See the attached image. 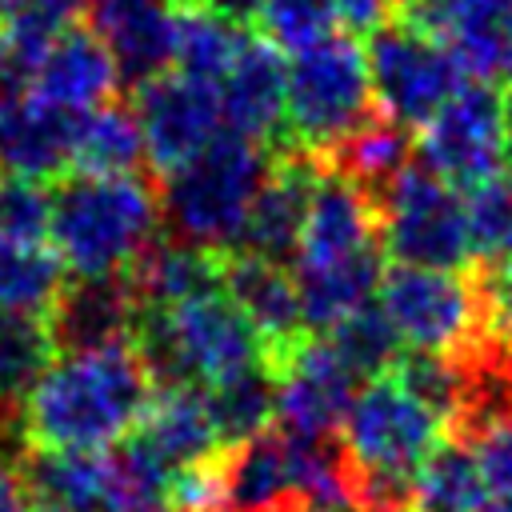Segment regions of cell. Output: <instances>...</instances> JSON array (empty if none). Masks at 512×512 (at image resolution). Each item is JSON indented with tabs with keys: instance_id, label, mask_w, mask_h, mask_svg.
<instances>
[{
	"instance_id": "1",
	"label": "cell",
	"mask_w": 512,
	"mask_h": 512,
	"mask_svg": "<svg viewBox=\"0 0 512 512\" xmlns=\"http://www.w3.org/2000/svg\"><path fill=\"white\" fill-rule=\"evenodd\" d=\"M156 392L132 344L56 352L20 400V432L48 452H108L124 444Z\"/></svg>"
},
{
	"instance_id": "2",
	"label": "cell",
	"mask_w": 512,
	"mask_h": 512,
	"mask_svg": "<svg viewBox=\"0 0 512 512\" xmlns=\"http://www.w3.org/2000/svg\"><path fill=\"white\" fill-rule=\"evenodd\" d=\"M156 228L160 196L140 176L72 172L52 188L48 248L72 276H124Z\"/></svg>"
},
{
	"instance_id": "3",
	"label": "cell",
	"mask_w": 512,
	"mask_h": 512,
	"mask_svg": "<svg viewBox=\"0 0 512 512\" xmlns=\"http://www.w3.org/2000/svg\"><path fill=\"white\" fill-rule=\"evenodd\" d=\"M132 348L160 388H212L244 368L268 364L264 340L220 288H208L160 312H140Z\"/></svg>"
},
{
	"instance_id": "4",
	"label": "cell",
	"mask_w": 512,
	"mask_h": 512,
	"mask_svg": "<svg viewBox=\"0 0 512 512\" xmlns=\"http://www.w3.org/2000/svg\"><path fill=\"white\" fill-rule=\"evenodd\" d=\"M268 168L272 160L260 140L224 128L192 160L164 172V184L156 192L160 224H168L176 240L196 244L204 252L216 256L236 252L240 228Z\"/></svg>"
},
{
	"instance_id": "5",
	"label": "cell",
	"mask_w": 512,
	"mask_h": 512,
	"mask_svg": "<svg viewBox=\"0 0 512 512\" xmlns=\"http://www.w3.org/2000/svg\"><path fill=\"white\" fill-rule=\"evenodd\" d=\"M372 80L364 48L352 36H328L304 52H292L284 76V132L288 152H304L324 164L368 116Z\"/></svg>"
},
{
	"instance_id": "6",
	"label": "cell",
	"mask_w": 512,
	"mask_h": 512,
	"mask_svg": "<svg viewBox=\"0 0 512 512\" xmlns=\"http://www.w3.org/2000/svg\"><path fill=\"white\" fill-rule=\"evenodd\" d=\"M376 296V304L412 352L464 356L500 336L492 328L480 276L396 264L392 272H384Z\"/></svg>"
},
{
	"instance_id": "7",
	"label": "cell",
	"mask_w": 512,
	"mask_h": 512,
	"mask_svg": "<svg viewBox=\"0 0 512 512\" xmlns=\"http://www.w3.org/2000/svg\"><path fill=\"white\" fill-rule=\"evenodd\" d=\"M376 212L384 252L396 264L460 272L472 260L464 200L424 164H408L376 196Z\"/></svg>"
},
{
	"instance_id": "8",
	"label": "cell",
	"mask_w": 512,
	"mask_h": 512,
	"mask_svg": "<svg viewBox=\"0 0 512 512\" xmlns=\"http://www.w3.org/2000/svg\"><path fill=\"white\" fill-rule=\"evenodd\" d=\"M372 104L380 116L412 128L436 116L468 80L448 44L424 36L420 28L392 20L368 36L364 48Z\"/></svg>"
},
{
	"instance_id": "9",
	"label": "cell",
	"mask_w": 512,
	"mask_h": 512,
	"mask_svg": "<svg viewBox=\"0 0 512 512\" xmlns=\"http://www.w3.org/2000/svg\"><path fill=\"white\" fill-rule=\"evenodd\" d=\"M420 164L456 192H472L504 168V96L496 84L468 80L436 116L420 124Z\"/></svg>"
},
{
	"instance_id": "10",
	"label": "cell",
	"mask_w": 512,
	"mask_h": 512,
	"mask_svg": "<svg viewBox=\"0 0 512 512\" xmlns=\"http://www.w3.org/2000/svg\"><path fill=\"white\" fill-rule=\"evenodd\" d=\"M276 380V424L292 436H336L352 396L356 372L340 360L328 336H304L272 364Z\"/></svg>"
},
{
	"instance_id": "11",
	"label": "cell",
	"mask_w": 512,
	"mask_h": 512,
	"mask_svg": "<svg viewBox=\"0 0 512 512\" xmlns=\"http://www.w3.org/2000/svg\"><path fill=\"white\" fill-rule=\"evenodd\" d=\"M136 124L144 136V160L164 176L176 164L192 160L208 140L224 132L220 92L208 80L184 72H160L136 84Z\"/></svg>"
},
{
	"instance_id": "12",
	"label": "cell",
	"mask_w": 512,
	"mask_h": 512,
	"mask_svg": "<svg viewBox=\"0 0 512 512\" xmlns=\"http://www.w3.org/2000/svg\"><path fill=\"white\" fill-rule=\"evenodd\" d=\"M372 248H380L376 200L336 168H320L308 200V216L300 228V244H296V268L336 264Z\"/></svg>"
},
{
	"instance_id": "13",
	"label": "cell",
	"mask_w": 512,
	"mask_h": 512,
	"mask_svg": "<svg viewBox=\"0 0 512 512\" xmlns=\"http://www.w3.org/2000/svg\"><path fill=\"white\" fill-rule=\"evenodd\" d=\"M44 320L56 352H88L108 344H132L140 304L124 276H76L64 280Z\"/></svg>"
},
{
	"instance_id": "14",
	"label": "cell",
	"mask_w": 512,
	"mask_h": 512,
	"mask_svg": "<svg viewBox=\"0 0 512 512\" xmlns=\"http://www.w3.org/2000/svg\"><path fill=\"white\" fill-rule=\"evenodd\" d=\"M76 116L24 92H0V176L52 180L72 168Z\"/></svg>"
},
{
	"instance_id": "15",
	"label": "cell",
	"mask_w": 512,
	"mask_h": 512,
	"mask_svg": "<svg viewBox=\"0 0 512 512\" xmlns=\"http://www.w3.org/2000/svg\"><path fill=\"white\" fill-rule=\"evenodd\" d=\"M220 292L248 316V324L264 340L268 364L308 336L300 320L296 280L284 264L248 252H228L220 260Z\"/></svg>"
},
{
	"instance_id": "16",
	"label": "cell",
	"mask_w": 512,
	"mask_h": 512,
	"mask_svg": "<svg viewBox=\"0 0 512 512\" xmlns=\"http://www.w3.org/2000/svg\"><path fill=\"white\" fill-rule=\"evenodd\" d=\"M116 84H120V68L92 28H68L64 36H56L40 52V60L32 64V76H28L32 96H40L52 108L72 112V116L108 104Z\"/></svg>"
},
{
	"instance_id": "17",
	"label": "cell",
	"mask_w": 512,
	"mask_h": 512,
	"mask_svg": "<svg viewBox=\"0 0 512 512\" xmlns=\"http://www.w3.org/2000/svg\"><path fill=\"white\" fill-rule=\"evenodd\" d=\"M316 176H320V164L304 152H288L284 160H276L268 168L252 208H248L236 252L264 256V260H276V264H284V256H296Z\"/></svg>"
},
{
	"instance_id": "18",
	"label": "cell",
	"mask_w": 512,
	"mask_h": 512,
	"mask_svg": "<svg viewBox=\"0 0 512 512\" xmlns=\"http://www.w3.org/2000/svg\"><path fill=\"white\" fill-rule=\"evenodd\" d=\"M284 76H288V64L280 48H272L268 40L244 36L228 72L216 80L224 128L260 144L284 132Z\"/></svg>"
},
{
	"instance_id": "19",
	"label": "cell",
	"mask_w": 512,
	"mask_h": 512,
	"mask_svg": "<svg viewBox=\"0 0 512 512\" xmlns=\"http://www.w3.org/2000/svg\"><path fill=\"white\" fill-rule=\"evenodd\" d=\"M88 24L112 52L120 80L144 84L172 68L168 0H88Z\"/></svg>"
},
{
	"instance_id": "20",
	"label": "cell",
	"mask_w": 512,
	"mask_h": 512,
	"mask_svg": "<svg viewBox=\"0 0 512 512\" xmlns=\"http://www.w3.org/2000/svg\"><path fill=\"white\" fill-rule=\"evenodd\" d=\"M172 476L220 456V436L204 400V388L192 384H164L152 392L140 428L132 432Z\"/></svg>"
},
{
	"instance_id": "21",
	"label": "cell",
	"mask_w": 512,
	"mask_h": 512,
	"mask_svg": "<svg viewBox=\"0 0 512 512\" xmlns=\"http://www.w3.org/2000/svg\"><path fill=\"white\" fill-rule=\"evenodd\" d=\"M216 468L224 512H288L296 504L284 432H260L228 448L224 456H216Z\"/></svg>"
},
{
	"instance_id": "22",
	"label": "cell",
	"mask_w": 512,
	"mask_h": 512,
	"mask_svg": "<svg viewBox=\"0 0 512 512\" xmlns=\"http://www.w3.org/2000/svg\"><path fill=\"white\" fill-rule=\"evenodd\" d=\"M380 260H384L380 248H372V252L348 256V260H336V264L292 268L304 332L308 336H324L340 320H348L352 312L372 304V296L380 292V280H384V264Z\"/></svg>"
},
{
	"instance_id": "23",
	"label": "cell",
	"mask_w": 512,
	"mask_h": 512,
	"mask_svg": "<svg viewBox=\"0 0 512 512\" xmlns=\"http://www.w3.org/2000/svg\"><path fill=\"white\" fill-rule=\"evenodd\" d=\"M220 260L216 252H204L184 240H152L136 264L124 272L140 312H160L180 300H192L208 288H220Z\"/></svg>"
},
{
	"instance_id": "24",
	"label": "cell",
	"mask_w": 512,
	"mask_h": 512,
	"mask_svg": "<svg viewBox=\"0 0 512 512\" xmlns=\"http://www.w3.org/2000/svg\"><path fill=\"white\" fill-rule=\"evenodd\" d=\"M412 148H416V140H412V132H408L404 124H396V120L372 112L320 168H336L340 176H348L352 184H360V188L376 200V196L412 164V160H408Z\"/></svg>"
},
{
	"instance_id": "25",
	"label": "cell",
	"mask_w": 512,
	"mask_h": 512,
	"mask_svg": "<svg viewBox=\"0 0 512 512\" xmlns=\"http://www.w3.org/2000/svg\"><path fill=\"white\" fill-rule=\"evenodd\" d=\"M488 496L480 464L460 436L440 440L412 476V512H484Z\"/></svg>"
},
{
	"instance_id": "26",
	"label": "cell",
	"mask_w": 512,
	"mask_h": 512,
	"mask_svg": "<svg viewBox=\"0 0 512 512\" xmlns=\"http://www.w3.org/2000/svg\"><path fill=\"white\" fill-rule=\"evenodd\" d=\"M140 160H144V136L136 124V112L108 100V104L76 116V136H72V168L76 172L136 176Z\"/></svg>"
},
{
	"instance_id": "27",
	"label": "cell",
	"mask_w": 512,
	"mask_h": 512,
	"mask_svg": "<svg viewBox=\"0 0 512 512\" xmlns=\"http://www.w3.org/2000/svg\"><path fill=\"white\" fill-rule=\"evenodd\" d=\"M220 448H236L260 432H268V424L276 420V380L268 364L244 368L212 388H204Z\"/></svg>"
},
{
	"instance_id": "28",
	"label": "cell",
	"mask_w": 512,
	"mask_h": 512,
	"mask_svg": "<svg viewBox=\"0 0 512 512\" xmlns=\"http://www.w3.org/2000/svg\"><path fill=\"white\" fill-rule=\"evenodd\" d=\"M240 40L244 32L236 24L204 12L192 0H180L172 8V72L216 84L228 72Z\"/></svg>"
},
{
	"instance_id": "29",
	"label": "cell",
	"mask_w": 512,
	"mask_h": 512,
	"mask_svg": "<svg viewBox=\"0 0 512 512\" xmlns=\"http://www.w3.org/2000/svg\"><path fill=\"white\" fill-rule=\"evenodd\" d=\"M64 288V264L48 244L0 236V312L48 316Z\"/></svg>"
},
{
	"instance_id": "30",
	"label": "cell",
	"mask_w": 512,
	"mask_h": 512,
	"mask_svg": "<svg viewBox=\"0 0 512 512\" xmlns=\"http://www.w3.org/2000/svg\"><path fill=\"white\" fill-rule=\"evenodd\" d=\"M56 344L44 316L0 312V404L16 408L52 364Z\"/></svg>"
},
{
	"instance_id": "31",
	"label": "cell",
	"mask_w": 512,
	"mask_h": 512,
	"mask_svg": "<svg viewBox=\"0 0 512 512\" xmlns=\"http://www.w3.org/2000/svg\"><path fill=\"white\" fill-rule=\"evenodd\" d=\"M332 348L340 352V360L360 376L376 380V376H388L396 368V360L404 356L400 352V332L392 328V320L384 316L380 304H364L360 312H352L348 320H340L332 332H328Z\"/></svg>"
},
{
	"instance_id": "32",
	"label": "cell",
	"mask_w": 512,
	"mask_h": 512,
	"mask_svg": "<svg viewBox=\"0 0 512 512\" xmlns=\"http://www.w3.org/2000/svg\"><path fill=\"white\" fill-rule=\"evenodd\" d=\"M464 212H468L472 260H480L484 268L508 264L512 260V176H496L472 188L464 200Z\"/></svg>"
},
{
	"instance_id": "33",
	"label": "cell",
	"mask_w": 512,
	"mask_h": 512,
	"mask_svg": "<svg viewBox=\"0 0 512 512\" xmlns=\"http://www.w3.org/2000/svg\"><path fill=\"white\" fill-rule=\"evenodd\" d=\"M260 32L280 52H304L332 36L336 28V0H264Z\"/></svg>"
},
{
	"instance_id": "34",
	"label": "cell",
	"mask_w": 512,
	"mask_h": 512,
	"mask_svg": "<svg viewBox=\"0 0 512 512\" xmlns=\"http://www.w3.org/2000/svg\"><path fill=\"white\" fill-rule=\"evenodd\" d=\"M48 220H52V192L44 184L0 176V236L48 244Z\"/></svg>"
},
{
	"instance_id": "35",
	"label": "cell",
	"mask_w": 512,
	"mask_h": 512,
	"mask_svg": "<svg viewBox=\"0 0 512 512\" xmlns=\"http://www.w3.org/2000/svg\"><path fill=\"white\" fill-rule=\"evenodd\" d=\"M464 444L472 448L488 492L492 496H512V416L484 424L480 432L464 436Z\"/></svg>"
},
{
	"instance_id": "36",
	"label": "cell",
	"mask_w": 512,
	"mask_h": 512,
	"mask_svg": "<svg viewBox=\"0 0 512 512\" xmlns=\"http://www.w3.org/2000/svg\"><path fill=\"white\" fill-rule=\"evenodd\" d=\"M480 288H484V300H488L492 328L512 340V260L480 268Z\"/></svg>"
},
{
	"instance_id": "37",
	"label": "cell",
	"mask_w": 512,
	"mask_h": 512,
	"mask_svg": "<svg viewBox=\"0 0 512 512\" xmlns=\"http://www.w3.org/2000/svg\"><path fill=\"white\" fill-rule=\"evenodd\" d=\"M400 12V0H336V16L352 28V32H376L384 24H392Z\"/></svg>"
},
{
	"instance_id": "38",
	"label": "cell",
	"mask_w": 512,
	"mask_h": 512,
	"mask_svg": "<svg viewBox=\"0 0 512 512\" xmlns=\"http://www.w3.org/2000/svg\"><path fill=\"white\" fill-rule=\"evenodd\" d=\"M192 4H200L204 12H212V16H220V20H228V24H252L256 16H260V8H264V0H192Z\"/></svg>"
},
{
	"instance_id": "39",
	"label": "cell",
	"mask_w": 512,
	"mask_h": 512,
	"mask_svg": "<svg viewBox=\"0 0 512 512\" xmlns=\"http://www.w3.org/2000/svg\"><path fill=\"white\" fill-rule=\"evenodd\" d=\"M0 512H32L28 496H24V484H20V472L8 468L4 460H0Z\"/></svg>"
},
{
	"instance_id": "40",
	"label": "cell",
	"mask_w": 512,
	"mask_h": 512,
	"mask_svg": "<svg viewBox=\"0 0 512 512\" xmlns=\"http://www.w3.org/2000/svg\"><path fill=\"white\" fill-rule=\"evenodd\" d=\"M504 164L512 168V84H508V96H504Z\"/></svg>"
},
{
	"instance_id": "41",
	"label": "cell",
	"mask_w": 512,
	"mask_h": 512,
	"mask_svg": "<svg viewBox=\"0 0 512 512\" xmlns=\"http://www.w3.org/2000/svg\"><path fill=\"white\" fill-rule=\"evenodd\" d=\"M12 412H16V408H4V404H0V456H4V448H8V428L16 424Z\"/></svg>"
},
{
	"instance_id": "42",
	"label": "cell",
	"mask_w": 512,
	"mask_h": 512,
	"mask_svg": "<svg viewBox=\"0 0 512 512\" xmlns=\"http://www.w3.org/2000/svg\"><path fill=\"white\" fill-rule=\"evenodd\" d=\"M288 512H352V508H328V504H292Z\"/></svg>"
},
{
	"instance_id": "43",
	"label": "cell",
	"mask_w": 512,
	"mask_h": 512,
	"mask_svg": "<svg viewBox=\"0 0 512 512\" xmlns=\"http://www.w3.org/2000/svg\"><path fill=\"white\" fill-rule=\"evenodd\" d=\"M484 512H512V496H496V500H492Z\"/></svg>"
},
{
	"instance_id": "44",
	"label": "cell",
	"mask_w": 512,
	"mask_h": 512,
	"mask_svg": "<svg viewBox=\"0 0 512 512\" xmlns=\"http://www.w3.org/2000/svg\"><path fill=\"white\" fill-rule=\"evenodd\" d=\"M4 4H8V0H0V8H4Z\"/></svg>"
}]
</instances>
